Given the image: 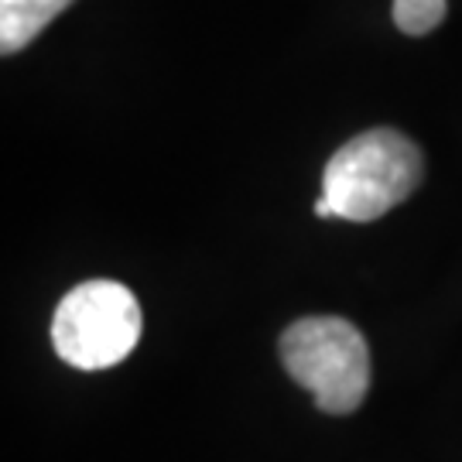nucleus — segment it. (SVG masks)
Segmentation results:
<instances>
[{
  "label": "nucleus",
  "instance_id": "obj_5",
  "mask_svg": "<svg viewBox=\"0 0 462 462\" xmlns=\"http://www.w3.org/2000/svg\"><path fill=\"white\" fill-rule=\"evenodd\" d=\"M446 0H394L391 17L404 34L421 38V34L435 32L446 21Z\"/></svg>",
  "mask_w": 462,
  "mask_h": 462
},
{
  "label": "nucleus",
  "instance_id": "obj_4",
  "mask_svg": "<svg viewBox=\"0 0 462 462\" xmlns=\"http://www.w3.org/2000/svg\"><path fill=\"white\" fill-rule=\"evenodd\" d=\"M72 0H0V51L28 49Z\"/></svg>",
  "mask_w": 462,
  "mask_h": 462
},
{
  "label": "nucleus",
  "instance_id": "obj_3",
  "mask_svg": "<svg viewBox=\"0 0 462 462\" xmlns=\"http://www.w3.org/2000/svg\"><path fill=\"white\" fill-rule=\"evenodd\" d=\"M144 315L120 281H83L51 315V346L76 370H106L127 360L141 339Z\"/></svg>",
  "mask_w": 462,
  "mask_h": 462
},
{
  "label": "nucleus",
  "instance_id": "obj_2",
  "mask_svg": "<svg viewBox=\"0 0 462 462\" xmlns=\"http://www.w3.org/2000/svg\"><path fill=\"white\" fill-rule=\"evenodd\" d=\"M281 364L326 414H349L370 391V346L339 315H305L281 332Z\"/></svg>",
  "mask_w": 462,
  "mask_h": 462
},
{
  "label": "nucleus",
  "instance_id": "obj_1",
  "mask_svg": "<svg viewBox=\"0 0 462 462\" xmlns=\"http://www.w3.org/2000/svg\"><path fill=\"white\" fill-rule=\"evenodd\" d=\"M425 179V158L411 137L391 127L356 134L336 151L322 175V199L349 223L391 213Z\"/></svg>",
  "mask_w": 462,
  "mask_h": 462
}]
</instances>
